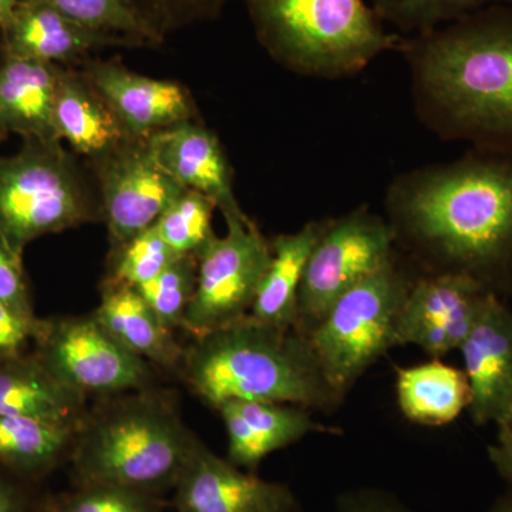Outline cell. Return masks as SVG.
Masks as SVG:
<instances>
[{
    "label": "cell",
    "instance_id": "cell-1",
    "mask_svg": "<svg viewBox=\"0 0 512 512\" xmlns=\"http://www.w3.org/2000/svg\"><path fill=\"white\" fill-rule=\"evenodd\" d=\"M386 208L396 239L436 262V274L512 292V156L473 148L453 163L402 174Z\"/></svg>",
    "mask_w": 512,
    "mask_h": 512
},
{
    "label": "cell",
    "instance_id": "cell-2",
    "mask_svg": "<svg viewBox=\"0 0 512 512\" xmlns=\"http://www.w3.org/2000/svg\"><path fill=\"white\" fill-rule=\"evenodd\" d=\"M417 114L443 140L512 156V8L406 39Z\"/></svg>",
    "mask_w": 512,
    "mask_h": 512
},
{
    "label": "cell",
    "instance_id": "cell-3",
    "mask_svg": "<svg viewBox=\"0 0 512 512\" xmlns=\"http://www.w3.org/2000/svg\"><path fill=\"white\" fill-rule=\"evenodd\" d=\"M180 369L191 392L215 410L234 400L305 409L339 399L303 333L249 316L194 338L184 350Z\"/></svg>",
    "mask_w": 512,
    "mask_h": 512
},
{
    "label": "cell",
    "instance_id": "cell-4",
    "mask_svg": "<svg viewBox=\"0 0 512 512\" xmlns=\"http://www.w3.org/2000/svg\"><path fill=\"white\" fill-rule=\"evenodd\" d=\"M198 439L170 400L140 390L87 416L73 448L82 485H113L150 494L175 487Z\"/></svg>",
    "mask_w": 512,
    "mask_h": 512
},
{
    "label": "cell",
    "instance_id": "cell-5",
    "mask_svg": "<svg viewBox=\"0 0 512 512\" xmlns=\"http://www.w3.org/2000/svg\"><path fill=\"white\" fill-rule=\"evenodd\" d=\"M256 36L293 72L320 79L352 76L406 39L387 33L365 0H244Z\"/></svg>",
    "mask_w": 512,
    "mask_h": 512
},
{
    "label": "cell",
    "instance_id": "cell-6",
    "mask_svg": "<svg viewBox=\"0 0 512 512\" xmlns=\"http://www.w3.org/2000/svg\"><path fill=\"white\" fill-rule=\"evenodd\" d=\"M94 215L92 191L60 141H26L15 156L0 157V235L15 254Z\"/></svg>",
    "mask_w": 512,
    "mask_h": 512
},
{
    "label": "cell",
    "instance_id": "cell-7",
    "mask_svg": "<svg viewBox=\"0 0 512 512\" xmlns=\"http://www.w3.org/2000/svg\"><path fill=\"white\" fill-rule=\"evenodd\" d=\"M413 282L394 259L346 292L306 335L336 396L397 342V326Z\"/></svg>",
    "mask_w": 512,
    "mask_h": 512
},
{
    "label": "cell",
    "instance_id": "cell-8",
    "mask_svg": "<svg viewBox=\"0 0 512 512\" xmlns=\"http://www.w3.org/2000/svg\"><path fill=\"white\" fill-rule=\"evenodd\" d=\"M392 225L367 208L326 221L298 296L296 329L308 335L346 292L393 258Z\"/></svg>",
    "mask_w": 512,
    "mask_h": 512
},
{
    "label": "cell",
    "instance_id": "cell-9",
    "mask_svg": "<svg viewBox=\"0 0 512 512\" xmlns=\"http://www.w3.org/2000/svg\"><path fill=\"white\" fill-rule=\"evenodd\" d=\"M227 228L198 255L197 286L181 328L194 338L248 316L271 264V244L254 222H229Z\"/></svg>",
    "mask_w": 512,
    "mask_h": 512
},
{
    "label": "cell",
    "instance_id": "cell-10",
    "mask_svg": "<svg viewBox=\"0 0 512 512\" xmlns=\"http://www.w3.org/2000/svg\"><path fill=\"white\" fill-rule=\"evenodd\" d=\"M35 343L46 369L86 397L140 392L153 379L148 362L124 348L94 315L43 320Z\"/></svg>",
    "mask_w": 512,
    "mask_h": 512
},
{
    "label": "cell",
    "instance_id": "cell-11",
    "mask_svg": "<svg viewBox=\"0 0 512 512\" xmlns=\"http://www.w3.org/2000/svg\"><path fill=\"white\" fill-rule=\"evenodd\" d=\"M96 163L101 211L113 249L156 225L185 191L157 164L146 140L130 138Z\"/></svg>",
    "mask_w": 512,
    "mask_h": 512
},
{
    "label": "cell",
    "instance_id": "cell-12",
    "mask_svg": "<svg viewBox=\"0 0 512 512\" xmlns=\"http://www.w3.org/2000/svg\"><path fill=\"white\" fill-rule=\"evenodd\" d=\"M491 293L477 279L453 272L413 282L400 313L397 342L419 346L436 359L460 349Z\"/></svg>",
    "mask_w": 512,
    "mask_h": 512
},
{
    "label": "cell",
    "instance_id": "cell-13",
    "mask_svg": "<svg viewBox=\"0 0 512 512\" xmlns=\"http://www.w3.org/2000/svg\"><path fill=\"white\" fill-rule=\"evenodd\" d=\"M471 389L468 412L478 426L512 424V309L491 293L460 346Z\"/></svg>",
    "mask_w": 512,
    "mask_h": 512
},
{
    "label": "cell",
    "instance_id": "cell-14",
    "mask_svg": "<svg viewBox=\"0 0 512 512\" xmlns=\"http://www.w3.org/2000/svg\"><path fill=\"white\" fill-rule=\"evenodd\" d=\"M180 512H293L292 491L261 480L215 456L198 440L175 484Z\"/></svg>",
    "mask_w": 512,
    "mask_h": 512
},
{
    "label": "cell",
    "instance_id": "cell-15",
    "mask_svg": "<svg viewBox=\"0 0 512 512\" xmlns=\"http://www.w3.org/2000/svg\"><path fill=\"white\" fill-rule=\"evenodd\" d=\"M83 74L131 138L147 140L194 117L190 96L180 84L131 72L114 60L90 63Z\"/></svg>",
    "mask_w": 512,
    "mask_h": 512
},
{
    "label": "cell",
    "instance_id": "cell-16",
    "mask_svg": "<svg viewBox=\"0 0 512 512\" xmlns=\"http://www.w3.org/2000/svg\"><path fill=\"white\" fill-rule=\"evenodd\" d=\"M157 164L184 190L204 194L217 205L225 222L251 221L239 207L232 173L220 140L191 121L158 131L146 140Z\"/></svg>",
    "mask_w": 512,
    "mask_h": 512
},
{
    "label": "cell",
    "instance_id": "cell-17",
    "mask_svg": "<svg viewBox=\"0 0 512 512\" xmlns=\"http://www.w3.org/2000/svg\"><path fill=\"white\" fill-rule=\"evenodd\" d=\"M3 53L52 64L74 62L106 46L131 45L121 37L94 32L43 3L19 0L2 29Z\"/></svg>",
    "mask_w": 512,
    "mask_h": 512
},
{
    "label": "cell",
    "instance_id": "cell-18",
    "mask_svg": "<svg viewBox=\"0 0 512 512\" xmlns=\"http://www.w3.org/2000/svg\"><path fill=\"white\" fill-rule=\"evenodd\" d=\"M228 434V461L254 470L269 454L323 430L303 407L234 400L218 407Z\"/></svg>",
    "mask_w": 512,
    "mask_h": 512
},
{
    "label": "cell",
    "instance_id": "cell-19",
    "mask_svg": "<svg viewBox=\"0 0 512 512\" xmlns=\"http://www.w3.org/2000/svg\"><path fill=\"white\" fill-rule=\"evenodd\" d=\"M59 64L3 56L0 62V128L26 141H59L53 130V109Z\"/></svg>",
    "mask_w": 512,
    "mask_h": 512
},
{
    "label": "cell",
    "instance_id": "cell-20",
    "mask_svg": "<svg viewBox=\"0 0 512 512\" xmlns=\"http://www.w3.org/2000/svg\"><path fill=\"white\" fill-rule=\"evenodd\" d=\"M53 130L73 151L99 161L130 140L113 111L84 74L63 70L53 109Z\"/></svg>",
    "mask_w": 512,
    "mask_h": 512
},
{
    "label": "cell",
    "instance_id": "cell-21",
    "mask_svg": "<svg viewBox=\"0 0 512 512\" xmlns=\"http://www.w3.org/2000/svg\"><path fill=\"white\" fill-rule=\"evenodd\" d=\"M0 416L35 417L82 427L86 396L56 379L36 355L0 362Z\"/></svg>",
    "mask_w": 512,
    "mask_h": 512
},
{
    "label": "cell",
    "instance_id": "cell-22",
    "mask_svg": "<svg viewBox=\"0 0 512 512\" xmlns=\"http://www.w3.org/2000/svg\"><path fill=\"white\" fill-rule=\"evenodd\" d=\"M93 315L134 355L165 369H180L185 349L136 288L106 282L99 308Z\"/></svg>",
    "mask_w": 512,
    "mask_h": 512
},
{
    "label": "cell",
    "instance_id": "cell-23",
    "mask_svg": "<svg viewBox=\"0 0 512 512\" xmlns=\"http://www.w3.org/2000/svg\"><path fill=\"white\" fill-rule=\"evenodd\" d=\"M326 222H309L301 231L271 242V264L266 269L249 318L279 329H296L298 296L303 274Z\"/></svg>",
    "mask_w": 512,
    "mask_h": 512
},
{
    "label": "cell",
    "instance_id": "cell-24",
    "mask_svg": "<svg viewBox=\"0 0 512 512\" xmlns=\"http://www.w3.org/2000/svg\"><path fill=\"white\" fill-rule=\"evenodd\" d=\"M397 402L407 419L424 426H444L468 409L470 383L464 370L440 360L397 372Z\"/></svg>",
    "mask_w": 512,
    "mask_h": 512
},
{
    "label": "cell",
    "instance_id": "cell-25",
    "mask_svg": "<svg viewBox=\"0 0 512 512\" xmlns=\"http://www.w3.org/2000/svg\"><path fill=\"white\" fill-rule=\"evenodd\" d=\"M80 427L35 417L0 416V464L42 473L59 460Z\"/></svg>",
    "mask_w": 512,
    "mask_h": 512
},
{
    "label": "cell",
    "instance_id": "cell-26",
    "mask_svg": "<svg viewBox=\"0 0 512 512\" xmlns=\"http://www.w3.org/2000/svg\"><path fill=\"white\" fill-rule=\"evenodd\" d=\"M43 3L84 28L126 39L131 45L158 43L163 35L131 0H30Z\"/></svg>",
    "mask_w": 512,
    "mask_h": 512
},
{
    "label": "cell",
    "instance_id": "cell-27",
    "mask_svg": "<svg viewBox=\"0 0 512 512\" xmlns=\"http://www.w3.org/2000/svg\"><path fill=\"white\" fill-rule=\"evenodd\" d=\"M497 5L512 8V0H373V10L382 22L414 36L426 35Z\"/></svg>",
    "mask_w": 512,
    "mask_h": 512
},
{
    "label": "cell",
    "instance_id": "cell-28",
    "mask_svg": "<svg viewBox=\"0 0 512 512\" xmlns=\"http://www.w3.org/2000/svg\"><path fill=\"white\" fill-rule=\"evenodd\" d=\"M217 205L200 192L185 190L161 215L156 228L178 255H198L217 238L212 215Z\"/></svg>",
    "mask_w": 512,
    "mask_h": 512
},
{
    "label": "cell",
    "instance_id": "cell-29",
    "mask_svg": "<svg viewBox=\"0 0 512 512\" xmlns=\"http://www.w3.org/2000/svg\"><path fill=\"white\" fill-rule=\"evenodd\" d=\"M197 276V256L181 255L160 275L136 289L165 328L174 332V329L183 328L184 316L197 286Z\"/></svg>",
    "mask_w": 512,
    "mask_h": 512
},
{
    "label": "cell",
    "instance_id": "cell-30",
    "mask_svg": "<svg viewBox=\"0 0 512 512\" xmlns=\"http://www.w3.org/2000/svg\"><path fill=\"white\" fill-rule=\"evenodd\" d=\"M178 256L181 255L164 241L153 225L114 249L107 282L138 288L160 275Z\"/></svg>",
    "mask_w": 512,
    "mask_h": 512
},
{
    "label": "cell",
    "instance_id": "cell-31",
    "mask_svg": "<svg viewBox=\"0 0 512 512\" xmlns=\"http://www.w3.org/2000/svg\"><path fill=\"white\" fill-rule=\"evenodd\" d=\"M56 512H157L150 494L113 485H82L79 493L67 497Z\"/></svg>",
    "mask_w": 512,
    "mask_h": 512
},
{
    "label": "cell",
    "instance_id": "cell-32",
    "mask_svg": "<svg viewBox=\"0 0 512 512\" xmlns=\"http://www.w3.org/2000/svg\"><path fill=\"white\" fill-rule=\"evenodd\" d=\"M0 301L16 312L35 316L30 302L22 256L15 254L0 235Z\"/></svg>",
    "mask_w": 512,
    "mask_h": 512
},
{
    "label": "cell",
    "instance_id": "cell-33",
    "mask_svg": "<svg viewBox=\"0 0 512 512\" xmlns=\"http://www.w3.org/2000/svg\"><path fill=\"white\" fill-rule=\"evenodd\" d=\"M43 320L16 312L0 301V362L23 355L29 342H35Z\"/></svg>",
    "mask_w": 512,
    "mask_h": 512
},
{
    "label": "cell",
    "instance_id": "cell-34",
    "mask_svg": "<svg viewBox=\"0 0 512 512\" xmlns=\"http://www.w3.org/2000/svg\"><path fill=\"white\" fill-rule=\"evenodd\" d=\"M144 18L163 35L165 28L175 22V15L184 6L197 5L200 0H131Z\"/></svg>",
    "mask_w": 512,
    "mask_h": 512
},
{
    "label": "cell",
    "instance_id": "cell-35",
    "mask_svg": "<svg viewBox=\"0 0 512 512\" xmlns=\"http://www.w3.org/2000/svg\"><path fill=\"white\" fill-rule=\"evenodd\" d=\"M488 456L498 473L512 483V424L500 429L497 443L488 448Z\"/></svg>",
    "mask_w": 512,
    "mask_h": 512
},
{
    "label": "cell",
    "instance_id": "cell-36",
    "mask_svg": "<svg viewBox=\"0 0 512 512\" xmlns=\"http://www.w3.org/2000/svg\"><path fill=\"white\" fill-rule=\"evenodd\" d=\"M339 512H407L399 505L376 494H360L346 498Z\"/></svg>",
    "mask_w": 512,
    "mask_h": 512
},
{
    "label": "cell",
    "instance_id": "cell-37",
    "mask_svg": "<svg viewBox=\"0 0 512 512\" xmlns=\"http://www.w3.org/2000/svg\"><path fill=\"white\" fill-rule=\"evenodd\" d=\"M19 508L18 493L5 481L0 480V512H19Z\"/></svg>",
    "mask_w": 512,
    "mask_h": 512
},
{
    "label": "cell",
    "instance_id": "cell-38",
    "mask_svg": "<svg viewBox=\"0 0 512 512\" xmlns=\"http://www.w3.org/2000/svg\"><path fill=\"white\" fill-rule=\"evenodd\" d=\"M18 3L19 0H0V30L8 25Z\"/></svg>",
    "mask_w": 512,
    "mask_h": 512
},
{
    "label": "cell",
    "instance_id": "cell-39",
    "mask_svg": "<svg viewBox=\"0 0 512 512\" xmlns=\"http://www.w3.org/2000/svg\"><path fill=\"white\" fill-rule=\"evenodd\" d=\"M490 512H512V493L503 495L495 501Z\"/></svg>",
    "mask_w": 512,
    "mask_h": 512
},
{
    "label": "cell",
    "instance_id": "cell-40",
    "mask_svg": "<svg viewBox=\"0 0 512 512\" xmlns=\"http://www.w3.org/2000/svg\"><path fill=\"white\" fill-rule=\"evenodd\" d=\"M5 131L2 130V128H0V141L3 140V136H5Z\"/></svg>",
    "mask_w": 512,
    "mask_h": 512
},
{
    "label": "cell",
    "instance_id": "cell-41",
    "mask_svg": "<svg viewBox=\"0 0 512 512\" xmlns=\"http://www.w3.org/2000/svg\"><path fill=\"white\" fill-rule=\"evenodd\" d=\"M42 512H56V511H55V508H47V510L42 511Z\"/></svg>",
    "mask_w": 512,
    "mask_h": 512
},
{
    "label": "cell",
    "instance_id": "cell-42",
    "mask_svg": "<svg viewBox=\"0 0 512 512\" xmlns=\"http://www.w3.org/2000/svg\"><path fill=\"white\" fill-rule=\"evenodd\" d=\"M158 512V511H157Z\"/></svg>",
    "mask_w": 512,
    "mask_h": 512
}]
</instances>
